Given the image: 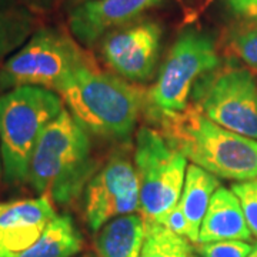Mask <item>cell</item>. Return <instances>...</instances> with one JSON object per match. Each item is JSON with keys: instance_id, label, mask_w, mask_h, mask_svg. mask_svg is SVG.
I'll return each mask as SVG.
<instances>
[{"instance_id": "1", "label": "cell", "mask_w": 257, "mask_h": 257, "mask_svg": "<svg viewBox=\"0 0 257 257\" xmlns=\"http://www.w3.org/2000/svg\"><path fill=\"white\" fill-rule=\"evenodd\" d=\"M156 120L167 143L193 165L220 179H257V140L216 124L197 104H189L180 113Z\"/></svg>"}, {"instance_id": "2", "label": "cell", "mask_w": 257, "mask_h": 257, "mask_svg": "<svg viewBox=\"0 0 257 257\" xmlns=\"http://www.w3.org/2000/svg\"><path fill=\"white\" fill-rule=\"evenodd\" d=\"M94 167L87 132L64 107L37 142L28 184L39 196H47L59 206H69L86 190Z\"/></svg>"}, {"instance_id": "3", "label": "cell", "mask_w": 257, "mask_h": 257, "mask_svg": "<svg viewBox=\"0 0 257 257\" xmlns=\"http://www.w3.org/2000/svg\"><path fill=\"white\" fill-rule=\"evenodd\" d=\"M64 106L87 133L109 140H127L136 127L146 94L96 64L79 69L57 90Z\"/></svg>"}, {"instance_id": "4", "label": "cell", "mask_w": 257, "mask_h": 257, "mask_svg": "<svg viewBox=\"0 0 257 257\" xmlns=\"http://www.w3.org/2000/svg\"><path fill=\"white\" fill-rule=\"evenodd\" d=\"M64 107L57 93L36 86L15 87L0 94V156L6 183H28L37 142Z\"/></svg>"}, {"instance_id": "5", "label": "cell", "mask_w": 257, "mask_h": 257, "mask_svg": "<svg viewBox=\"0 0 257 257\" xmlns=\"http://www.w3.org/2000/svg\"><path fill=\"white\" fill-rule=\"evenodd\" d=\"M90 64L93 59L73 36L59 28H39L2 64L0 89L36 86L57 93L69 76Z\"/></svg>"}, {"instance_id": "6", "label": "cell", "mask_w": 257, "mask_h": 257, "mask_svg": "<svg viewBox=\"0 0 257 257\" xmlns=\"http://www.w3.org/2000/svg\"><path fill=\"white\" fill-rule=\"evenodd\" d=\"M220 57L209 35L186 30L177 37L162 66L156 83L146 94L152 116H170L189 106L193 83L219 69Z\"/></svg>"}, {"instance_id": "7", "label": "cell", "mask_w": 257, "mask_h": 257, "mask_svg": "<svg viewBox=\"0 0 257 257\" xmlns=\"http://www.w3.org/2000/svg\"><path fill=\"white\" fill-rule=\"evenodd\" d=\"M133 159L140 186V216L156 221L180 200L187 159L150 127L139 130Z\"/></svg>"}, {"instance_id": "8", "label": "cell", "mask_w": 257, "mask_h": 257, "mask_svg": "<svg viewBox=\"0 0 257 257\" xmlns=\"http://www.w3.org/2000/svg\"><path fill=\"white\" fill-rule=\"evenodd\" d=\"M194 104L216 124L257 140V80L250 69L230 66L204 74Z\"/></svg>"}, {"instance_id": "9", "label": "cell", "mask_w": 257, "mask_h": 257, "mask_svg": "<svg viewBox=\"0 0 257 257\" xmlns=\"http://www.w3.org/2000/svg\"><path fill=\"white\" fill-rule=\"evenodd\" d=\"M140 210V186L136 167L124 155L114 153L97 170L84 190V214L92 231L116 217Z\"/></svg>"}, {"instance_id": "10", "label": "cell", "mask_w": 257, "mask_h": 257, "mask_svg": "<svg viewBox=\"0 0 257 257\" xmlns=\"http://www.w3.org/2000/svg\"><path fill=\"white\" fill-rule=\"evenodd\" d=\"M162 29L140 22L116 29L103 37L100 55L113 72L128 82H146L156 69Z\"/></svg>"}, {"instance_id": "11", "label": "cell", "mask_w": 257, "mask_h": 257, "mask_svg": "<svg viewBox=\"0 0 257 257\" xmlns=\"http://www.w3.org/2000/svg\"><path fill=\"white\" fill-rule=\"evenodd\" d=\"M162 0H89L76 5L69 15L72 36L92 46L116 29L127 26Z\"/></svg>"}, {"instance_id": "12", "label": "cell", "mask_w": 257, "mask_h": 257, "mask_svg": "<svg viewBox=\"0 0 257 257\" xmlns=\"http://www.w3.org/2000/svg\"><path fill=\"white\" fill-rule=\"evenodd\" d=\"M56 216L53 202L47 196L10 202L0 214V239L8 253H20L30 247Z\"/></svg>"}, {"instance_id": "13", "label": "cell", "mask_w": 257, "mask_h": 257, "mask_svg": "<svg viewBox=\"0 0 257 257\" xmlns=\"http://www.w3.org/2000/svg\"><path fill=\"white\" fill-rule=\"evenodd\" d=\"M251 231L241 210L239 199L231 189L219 186L211 196L200 226L199 244L220 240H251Z\"/></svg>"}, {"instance_id": "14", "label": "cell", "mask_w": 257, "mask_h": 257, "mask_svg": "<svg viewBox=\"0 0 257 257\" xmlns=\"http://www.w3.org/2000/svg\"><path fill=\"white\" fill-rule=\"evenodd\" d=\"M146 237V223L142 216L126 214L106 223L97 233L99 257H140Z\"/></svg>"}, {"instance_id": "15", "label": "cell", "mask_w": 257, "mask_h": 257, "mask_svg": "<svg viewBox=\"0 0 257 257\" xmlns=\"http://www.w3.org/2000/svg\"><path fill=\"white\" fill-rule=\"evenodd\" d=\"M83 248V237L73 219L56 216L43 234L26 250L6 257H74Z\"/></svg>"}, {"instance_id": "16", "label": "cell", "mask_w": 257, "mask_h": 257, "mask_svg": "<svg viewBox=\"0 0 257 257\" xmlns=\"http://www.w3.org/2000/svg\"><path fill=\"white\" fill-rule=\"evenodd\" d=\"M219 187V177L196 165L187 166L184 186L179 204L187 217L192 230L193 243L199 241L200 226L206 216L213 193Z\"/></svg>"}, {"instance_id": "17", "label": "cell", "mask_w": 257, "mask_h": 257, "mask_svg": "<svg viewBox=\"0 0 257 257\" xmlns=\"http://www.w3.org/2000/svg\"><path fill=\"white\" fill-rule=\"evenodd\" d=\"M36 30L35 13L18 0H0V63L23 46Z\"/></svg>"}, {"instance_id": "18", "label": "cell", "mask_w": 257, "mask_h": 257, "mask_svg": "<svg viewBox=\"0 0 257 257\" xmlns=\"http://www.w3.org/2000/svg\"><path fill=\"white\" fill-rule=\"evenodd\" d=\"M146 237L140 257H192V241L156 221H146Z\"/></svg>"}, {"instance_id": "19", "label": "cell", "mask_w": 257, "mask_h": 257, "mask_svg": "<svg viewBox=\"0 0 257 257\" xmlns=\"http://www.w3.org/2000/svg\"><path fill=\"white\" fill-rule=\"evenodd\" d=\"M226 49L251 72H257V20H246L230 29Z\"/></svg>"}, {"instance_id": "20", "label": "cell", "mask_w": 257, "mask_h": 257, "mask_svg": "<svg viewBox=\"0 0 257 257\" xmlns=\"http://www.w3.org/2000/svg\"><path fill=\"white\" fill-rule=\"evenodd\" d=\"M231 190L239 199L251 236L257 239V179L234 183Z\"/></svg>"}, {"instance_id": "21", "label": "cell", "mask_w": 257, "mask_h": 257, "mask_svg": "<svg viewBox=\"0 0 257 257\" xmlns=\"http://www.w3.org/2000/svg\"><path fill=\"white\" fill-rule=\"evenodd\" d=\"M253 244L243 240H220L199 244L200 257H247Z\"/></svg>"}, {"instance_id": "22", "label": "cell", "mask_w": 257, "mask_h": 257, "mask_svg": "<svg viewBox=\"0 0 257 257\" xmlns=\"http://www.w3.org/2000/svg\"><path fill=\"white\" fill-rule=\"evenodd\" d=\"M156 223L165 226L166 229H169L170 231L179 234V236H183L186 239H189L193 243L190 224H189V220L184 216L183 210H182V207H180L179 203L176 206H173L170 210L166 211L165 214H162L156 220Z\"/></svg>"}, {"instance_id": "23", "label": "cell", "mask_w": 257, "mask_h": 257, "mask_svg": "<svg viewBox=\"0 0 257 257\" xmlns=\"http://www.w3.org/2000/svg\"><path fill=\"white\" fill-rule=\"evenodd\" d=\"M230 12L244 20H257V0H226Z\"/></svg>"}, {"instance_id": "24", "label": "cell", "mask_w": 257, "mask_h": 257, "mask_svg": "<svg viewBox=\"0 0 257 257\" xmlns=\"http://www.w3.org/2000/svg\"><path fill=\"white\" fill-rule=\"evenodd\" d=\"M33 13H46L53 10L60 3V0H18Z\"/></svg>"}, {"instance_id": "25", "label": "cell", "mask_w": 257, "mask_h": 257, "mask_svg": "<svg viewBox=\"0 0 257 257\" xmlns=\"http://www.w3.org/2000/svg\"><path fill=\"white\" fill-rule=\"evenodd\" d=\"M8 254H9V253H8V250L5 248L3 243H2V239H0V257H6Z\"/></svg>"}, {"instance_id": "26", "label": "cell", "mask_w": 257, "mask_h": 257, "mask_svg": "<svg viewBox=\"0 0 257 257\" xmlns=\"http://www.w3.org/2000/svg\"><path fill=\"white\" fill-rule=\"evenodd\" d=\"M247 257H257V243L253 244V248H251V251L248 253Z\"/></svg>"}, {"instance_id": "27", "label": "cell", "mask_w": 257, "mask_h": 257, "mask_svg": "<svg viewBox=\"0 0 257 257\" xmlns=\"http://www.w3.org/2000/svg\"><path fill=\"white\" fill-rule=\"evenodd\" d=\"M9 204H10V203H0V214H2L3 211L6 210L8 207H9Z\"/></svg>"}, {"instance_id": "28", "label": "cell", "mask_w": 257, "mask_h": 257, "mask_svg": "<svg viewBox=\"0 0 257 257\" xmlns=\"http://www.w3.org/2000/svg\"><path fill=\"white\" fill-rule=\"evenodd\" d=\"M3 177V169H2V156H0V180Z\"/></svg>"}, {"instance_id": "29", "label": "cell", "mask_w": 257, "mask_h": 257, "mask_svg": "<svg viewBox=\"0 0 257 257\" xmlns=\"http://www.w3.org/2000/svg\"><path fill=\"white\" fill-rule=\"evenodd\" d=\"M73 2L76 5H79V3H83V2H89V0H73Z\"/></svg>"}, {"instance_id": "30", "label": "cell", "mask_w": 257, "mask_h": 257, "mask_svg": "<svg viewBox=\"0 0 257 257\" xmlns=\"http://www.w3.org/2000/svg\"><path fill=\"white\" fill-rule=\"evenodd\" d=\"M82 257H92V256H89V254H86V256H82Z\"/></svg>"}, {"instance_id": "31", "label": "cell", "mask_w": 257, "mask_h": 257, "mask_svg": "<svg viewBox=\"0 0 257 257\" xmlns=\"http://www.w3.org/2000/svg\"><path fill=\"white\" fill-rule=\"evenodd\" d=\"M192 257H200V256H196V254H193V256Z\"/></svg>"}]
</instances>
